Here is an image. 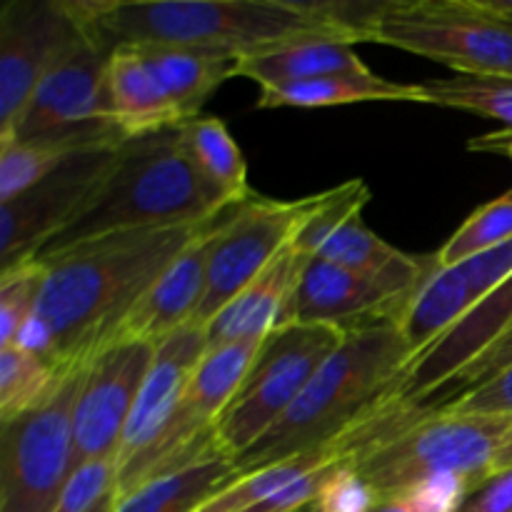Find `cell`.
<instances>
[{"label": "cell", "mask_w": 512, "mask_h": 512, "mask_svg": "<svg viewBox=\"0 0 512 512\" xmlns=\"http://www.w3.org/2000/svg\"><path fill=\"white\" fill-rule=\"evenodd\" d=\"M215 220L123 230L38 258L48 268L33 313L50 340L45 360L68 373L108 348L145 290Z\"/></svg>", "instance_id": "cell-1"}, {"label": "cell", "mask_w": 512, "mask_h": 512, "mask_svg": "<svg viewBox=\"0 0 512 512\" xmlns=\"http://www.w3.org/2000/svg\"><path fill=\"white\" fill-rule=\"evenodd\" d=\"M78 8L110 48L178 45L238 60L295 40L360 43L328 5L305 0H78Z\"/></svg>", "instance_id": "cell-2"}, {"label": "cell", "mask_w": 512, "mask_h": 512, "mask_svg": "<svg viewBox=\"0 0 512 512\" xmlns=\"http://www.w3.org/2000/svg\"><path fill=\"white\" fill-rule=\"evenodd\" d=\"M413 350L390 320L355 325L315 370L288 413L240 458V473L328 450L355 430L398 385Z\"/></svg>", "instance_id": "cell-3"}, {"label": "cell", "mask_w": 512, "mask_h": 512, "mask_svg": "<svg viewBox=\"0 0 512 512\" xmlns=\"http://www.w3.org/2000/svg\"><path fill=\"white\" fill-rule=\"evenodd\" d=\"M512 418L455 415L443 408L380 403L333 448L348 458L380 498L403 495L435 475H463L478 488L493 475Z\"/></svg>", "instance_id": "cell-4"}, {"label": "cell", "mask_w": 512, "mask_h": 512, "mask_svg": "<svg viewBox=\"0 0 512 512\" xmlns=\"http://www.w3.org/2000/svg\"><path fill=\"white\" fill-rule=\"evenodd\" d=\"M235 205L195 165L178 128L125 140L103 188L35 258L123 230L208 223Z\"/></svg>", "instance_id": "cell-5"}, {"label": "cell", "mask_w": 512, "mask_h": 512, "mask_svg": "<svg viewBox=\"0 0 512 512\" xmlns=\"http://www.w3.org/2000/svg\"><path fill=\"white\" fill-rule=\"evenodd\" d=\"M110 53L113 48L105 45L85 20V33L45 73L20 113L13 133L0 143H43L73 153L123 145L128 138L120 133L110 115L105 90Z\"/></svg>", "instance_id": "cell-6"}, {"label": "cell", "mask_w": 512, "mask_h": 512, "mask_svg": "<svg viewBox=\"0 0 512 512\" xmlns=\"http://www.w3.org/2000/svg\"><path fill=\"white\" fill-rule=\"evenodd\" d=\"M338 325L288 323L260 345L243 385L215 425V440L228 458L253 448L300 398L315 370L343 343Z\"/></svg>", "instance_id": "cell-7"}, {"label": "cell", "mask_w": 512, "mask_h": 512, "mask_svg": "<svg viewBox=\"0 0 512 512\" xmlns=\"http://www.w3.org/2000/svg\"><path fill=\"white\" fill-rule=\"evenodd\" d=\"M85 365L68 370L48 403L0 430V512H53L58 505L73 473V413Z\"/></svg>", "instance_id": "cell-8"}, {"label": "cell", "mask_w": 512, "mask_h": 512, "mask_svg": "<svg viewBox=\"0 0 512 512\" xmlns=\"http://www.w3.org/2000/svg\"><path fill=\"white\" fill-rule=\"evenodd\" d=\"M375 43L423 55L460 75L512 78V25L475 13L468 0H395Z\"/></svg>", "instance_id": "cell-9"}, {"label": "cell", "mask_w": 512, "mask_h": 512, "mask_svg": "<svg viewBox=\"0 0 512 512\" xmlns=\"http://www.w3.org/2000/svg\"><path fill=\"white\" fill-rule=\"evenodd\" d=\"M310 200L248 198L225 215L213 235L208 258L205 295L195 313V325H208L235 295L243 293L258 275L275 263L280 253L293 243L298 225L303 223Z\"/></svg>", "instance_id": "cell-10"}, {"label": "cell", "mask_w": 512, "mask_h": 512, "mask_svg": "<svg viewBox=\"0 0 512 512\" xmlns=\"http://www.w3.org/2000/svg\"><path fill=\"white\" fill-rule=\"evenodd\" d=\"M85 33L75 0H10L0 10V140L13 133L30 95Z\"/></svg>", "instance_id": "cell-11"}, {"label": "cell", "mask_w": 512, "mask_h": 512, "mask_svg": "<svg viewBox=\"0 0 512 512\" xmlns=\"http://www.w3.org/2000/svg\"><path fill=\"white\" fill-rule=\"evenodd\" d=\"M120 145L70 155L43 183L0 203V270L35 258L95 198L118 163Z\"/></svg>", "instance_id": "cell-12"}, {"label": "cell", "mask_w": 512, "mask_h": 512, "mask_svg": "<svg viewBox=\"0 0 512 512\" xmlns=\"http://www.w3.org/2000/svg\"><path fill=\"white\" fill-rule=\"evenodd\" d=\"M153 355V343H113L88 360L73 413V470L88 460L118 458Z\"/></svg>", "instance_id": "cell-13"}, {"label": "cell", "mask_w": 512, "mask_h": 512, "mask_svg": "<svg viewBox=\"0 0 512 512\" xmlns=\"http://www.w3.org/2000/svg\"><path fill=\"white\" fill-rule=\"evenodd\" d=\"M208 353V338L203 325H185L155 345L153 363L143 380L133 413L125 425L118 450V468L143 455L158 440L173 418L180 398L190 383V375Z\"/></svg>", "instance_id": "cell-14"}, {"label": "cell", "mask_w": 512, "mask_h": 512, "mask_svg": "<svg viewBox=\"0 0 512 512\" xmlns=\"http://www.w3.org/2000/svg\"><path fill=\"white\" fill-rule=\"evenodd\" d=\"M223 218L203 230L173 263L165 268V273L145 290L143 298L133 305L125 320L120 323L118 333L113 335V343H153L173 335L175 330L193 323L200 303L205 295V280H208V258L213 235Z\"/></svg>", "instance_id": "cell-15"}, {"label": "cell", "mask_w": 512, "mask_h": 512, "mask_svg": "<svg viewBox=\"0 0 512 512\" xmlns=\"http://www.w3.org/2000/svg\"><path fill=\"white\" fill-rule=\"evenodd\" d=\"M405 305V300L353 270L310 258L295 288L293 323L338 325L345 330L380 320L398 323Z\"/></svg>", "instance_id": "cell-16"}, {"label": "cell", "mask_w": 512, "mask_h": 512, "mask_svg": "<svg viewBox=\"0 0 512 512\" xmlns=\"http://www.w3.org/2000/svg\"><path fill=\"white\" fill-rule=\"evenodd\" d=\"M305 263L308 258L288 245L263 275L205 325L208 350L245 340H265L275 328L293 323V298Z\"/></svg>", "instance_id": "cell-17"}, {"label": "cell", "mask_w": 512, "mask_h": 512, "mask_svg": "<svg viewBox=\"0 0 512 512\" xmlns=\"http://www.w3.org/2000/svg\"><path fill=\"white\" fill-rule=\"evenodd\" d=\"M105 90L110 115L128 140L183 125L180 113L133 45L113 48L105 73Z\"/></svg>", "instance_id": "cell-18"}, {"label": "cell", "mask_w": 512, "mask_h": 512, "mask_svg": "<svg viewBox=\"0 0 512 512\" xmlns=\"http://www.w3.org/2000/svg\"><path fill=\"white\" fill-rule=\"evenodd\" d=\"M353 45L343 40H295L278 45L263 53L243 55L235 60L233 78H248L260 88H280V85L310 83V80L333 78V75L368 73Z\"/></svg>", "instance_id": "cell-19"}, {"label": "cell", "mask_w": 512, "mask_h": 512, "mask_svg": "<svg viewBox=\"0 0 512 512\" xmlns=\"http://www.w3.org/2000/svg\"><path fill=\"white\" fill-rule=\"evenodd\" d=\"M315 258L353 270L405 303L413 298L430 263V258H415L385 243L363 223V215L338 230Z\"/></svg>", "instance_id": "cell-20"}, {"label": "cell", "mask_w": 512, "mask_h": 512, "mask_svg": "<svg viewBox=\"0 0 512 512\" xmlns=\"http://www.w3.org/2000/svg\"><path fill=\"white\" fill-rule=\"evenodd\" d=\"M478 305L468 278L458 265H443L430 258L423 280L405 305L395 325L415 355L425 353L455 328Z\"/></svg>", "instance_id": "cell-21"}, {"label": "cell", "mask_w": 512, "mask_h": 512, "mask_svg": "<svg viewBox=\"0 0 512 512\" xmlns=\"http://www.w3.org/2000/svg\"><path fill=\"white\" fill-rule=\"evenodd\" d=\"M158 78L160 88L175 105L183 123L198 118L205 100L233 78L235 58L210 50L178 48V45H133Z\"/></svg>", "instance_id": "cell-22"}, {"label": "cell", "mask_w": 512, "mask_h": 512, "mask_svg": "<svg viewBox=\"0 0 512 512\" xmlns=\"http://www.w3.org/2000/svg\"><path fill=\"white\" fill-rule=\"evenodd\" d=\"M240 475L233 458L215 450L178 470L148 480L118 500L115 512H195Z\"/></svg>", "instance_id": "cell-23"}, {"label": "cell", "mask_w": 512, "mask_h": 512, "mask_svg": "<svg viewBox=\"0 0 512 512\" xmlns=\"http://www.w3.org/2000/svg\"><path fill=\"white\" fill-rule=\"evenodd\" d=\"M373 100L425 105V90L423 85L395 83L368 70L358 75H333L310 83L260 88L258 108H333V105L373 103Z\"/></svg>", "instance_id": "cell-24"}, {"label": "cell", "mask_w": 512, "mask_h": 512, "mask_svg": "<svg viewBox=\"0 0 512 512\" xmlns=\"http://www.w3.org/2000/svg\"><path fill=\"white\" fill-rule=\"evenodd\" d=\"M178 130L190 158L203 170L205 178L213 180L235 203H245L250 198L248 165L228 125L213 115H198Z\"/></svg>", "instance_id": "cell-25"}, {"label": "cell", "mask_w": 512, "mask_h": 512, "mask_svg": "<svg viewBox=\"0 0 512 512\" xmlns=\"http://www.w3.org/2000/svg\"><path fill=\"white\" fill-rule=\"evenodd\" d=\"M65 375L40 355L18 345L0 348V423L20 418L48 403L63 385Z\"/></svg>", "instance_id": "cell-26"}, {"label": "cell", "mask_w": 512, "mask_h": 512, "mask_svg": "<svg viewBox=\"0 0 512 512\" xmlns=\"http://www.w3.org/2000/svg\"><path fill=\"white\" fill-rule=\"evenodd\" d=\"M368 200L370 188L360 178L348 180V183L325 190L320 195H313L308 213H305L303 223L295 230L290 248L303 255V258H315L338 230H343L350 220L363 215Z\"/></svg>", "instance_id": "cell-27"}, {"label": "cell", "mask_w": 512, "mask_h": 512, "mask_svg": "<svg viewBox=\"0 0 512 512\" xmlns=\"http://www.w3.org/2000/svg\"><path fill=\"white\" fill-rule=\"evenodd\" d=\"M425 105L465 110L483 118L503 120L512 128V78L495 75H455L425 83Z\"/></svg>", "instance_id": "cell-28"}, {"label": "cell", "mask_w": 512, "mask_h": 512, "mask_svg": "<svg viewBox=\"0 0 512 512\" xmlns=\"http://www.w3.org/2000/svg\"><path fill=\"white\" fill-rule=\"evenodd\" d=\"M508 240H512V190L475 210L435 253V258L443 265H460Z\"/></svg>", "instance_id": "cell-29"}, {"label": "cell", "mask_w": 512, "mask_h": 512, "mask_svg": "<svg viewBox=\"0 0 512 512\" xmlns=\"http://www.w3.org/2000/svg\"><path fill=\"white\" fill-rule=\"evenodd\" d=\"M70 155H75L73 150L55 148V145L20 143V140L0 143V203H8L43 183Z\"/></svg>", "instance_id": "cell-30"}, {"label": "cell", "mask_w": 512, "mask_h": 512, "mask_svg": "<svg viewBox=\"0 0 512 512\" xmlns=\"http://www.w3.org/2000/svg\"><path fill=\"white\" fill-rule=\"evenodd\" d=\"M45 275L48 268L38 258L0 270V348L13 345L20 328L33 318Z\"/></svg>", "instance_id": "cell-31"}, {"label": "cell", "mask_w": 512, "mask_h": 512, "mask_svg": "<svg viewBox=\"0 0 512 512\" xmlns=\"http://www.w3.org/2000/svg\"><path fill=\"white\" fill-rule=\"evenodd\" d=\"M118 500V458H98L70 473L53 512H115Z\"/></svg>", "instance_id": "cell-32"}, {"label": "cell", "mask_w": 512, "mask_h": 512, "mask_svg": "<svg viewBox=\"0 0 512 512\" xmlns=\"http://www.w3.org/2000/svg\"><path fill=\"white\" fill-rule=\"evenodd\" d=\"M380 500L378 490L345 463L328 475L308 512H373Z\"/></svg>", "instance_id": "cell-33"}, {"label": "cell", "mask_w": 512, "mask_h": 512, "mask_svg": "<svg viewBox=\"0 0 512 512\" xmlns=\"http://www.w3.org/2000/svg\"><path fill=\"white\" fill-rule=\"evenodd\" d=\"M510 365H512V323L493 340V343L488 345V348L483 350V353L478 355V358L470 360L460 373H455L453 378H450L435 395H440V400L453 403L455 398H460V395L468 393V390L478 388V385L488 383L490 378L503 373V370L510 368ZM440 408H443V405H440Z\"/></svg>", "instance_id": "cell-34"}, {"label": "cell", "mask_w": 512, "mask_h": 512, "mask_svg": "<svg viewBox=\"0 0 512 512\" xmlns=\"http://www.w3.org/2000/svg\"><path fill=\"white\" fill-rule=\"evenodd\" d=\"M470 490L473 485L463 475L445 473L423 480L395 498H403L413 512H460Z\"/></svg>", "instance_id": "cell-35"}, {"label": "cell", "mask_w": 512, "mask_h": 512, "mask_svg": "<svg viewBox=\"0 0 512 512\" xmlns=\"http://www.w3.org/2000/svg\"><path fill=\"white\" fill-rule=\"evenodd\" d=\"M443 410L455 415H485V418H512V365L490 378L488 383L468 390Z\"/></svg>", "instance_id": "cell-36"}, {"label": "cell", "mask_w": 512, "mask_h": 512, "mask_svg": "<svg viewBox=\"0 0 512 512\" xmlns=\"http://www.w3.org/2000/svg\"><path fill=\"white\" fill-rule=\"evenodd\" d=\"M458 268L468 278L475 300L483 303L485 298L498 293L503 285H508L512 280V240L498 245V248L485 250L480 255H473L470 260L460 263Z\"/></svg>", "instance_id": "cell-37"}, {"label": "cell", "mask_w": 512, "mask_h": 512, "mask_svg": "<svg viewBox=\"0 0 512 512\" xmlns=\"http://www.w3.org/2000/svg\"><path fill=\"white\" fill-rule=\"evenodd\" d=\"M460 512H512V468L488 475L470 490Z\"/></svg>", "instance_id": "cell-38"}, {"label": "cell", "mask_w": 512, "mask_h": 512, "mask_svg": "<svg viewBox=\"0 0 512 512\" xmlns=\"http://www.w3.org/2000/svg\"><path fill=\"white\" fill-rule=\"evenodd\" d=\"M468 150L473 153H495L512 160V128L498 130V133H485L468 140Z\"/></svg>", "instance_id": "cell-39"}, {"label": "cell", "mask_w": 512, "mask_h": 512, "mask_svg": "<svg viewBox=\"0 0 512 512\" xmlns=\"http://www.w3.org/2000/svg\"><path fill=\"white\" fill-rule=\"evenodd\" d=\"M468 5L485 18L512 25V0H468Z\"/></svg>", "instance_id": "cell-40"}, {"label": "cell", "mask_w": 512, "mask_h": 512, "mask_svg": "<svg viewBox=\"0 0 512 512\" xmlns=\"http://www.w3.org/2000/svg\"><path fill=\"white\" fill-rule=\"evenodd\" d=\"M505 468H512V428L510 433L505 435L503 443H500L498 455H495V463H493V473H498V470H505Z\"/></svg>", "instance_id": "cell-41"}, {"label": "cell", "mask_w": 512, "mask_h": 512, "mask_svg": "<svg viewBox=\"0 0 512 512\" xmlns=\"http://www.w3.org/2000/svg\"><path fill=\"white\" fill-rule=\"evenodd\" d=\"M373 512H413L403 498H383Z\"/></svg>", "instance_id": "cell-42"}]
</instances>
